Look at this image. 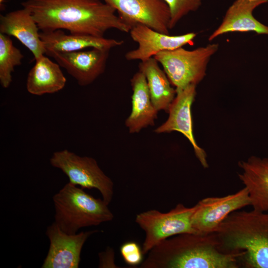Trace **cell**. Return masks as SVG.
Wrapping results in <instances>:
<instances>
[{"mask_svg":"<svg viewBox=\"0 0 268 268\" xmlns=\"http://www.w3.org/2000/svg\"><path fill=\"white\" fill-rule=\"evenodd\" d=\"M21 4L42 31L64 29L72 34L103 37L112 29L125 33L131 30L116 10L101 0H26Z\"/></svg>","mask_w":268,"mask_h":268,"instance_id":"6da1fadb","label":"cell"},{"mask_svg":"<svg viewBox=\"0 0 268 268\" xmlns=\"http://www.w3.org/2000/svg\"><path fill=\"white\" fill-rule=\"evenodd\" d=\"M243 254L222 252L215 233H183L151 249L140 268H238Z\"/></svg>","mask_w":268,"mask_h":268,"instance_id":"7a4b0ae2","label":"cell"},{"mask_svg":"<svg viewBox=\"0 0 268 268\" xmlns=\"http://www.w3.org/2000/svg\"><path fill=\"white\" fill-rule=\"evenodd\" d=\"M214 233L222 252L244 253L242 267L268 268V212L235 211Z\"/></svg>","mask_w":268,"mask_h":268,"instance_id":"3957f363","label":"cell"},{"mask_svg":"<svg viewBox=\"0 0 268 268\" xmlns=\"http://www.w3.org/2000/svg\"><path fill=\"white\" fill-rule=\"evenodd\" d=\"M53 200L54 222L68 234H75L81 228L97 226L114 218L103 199L94 198L70 182L53 196Z\"/></svg>","mask_w":268,"mask_h":268,"instance_id":"277c9868","label":"cell"},{"mask_svg":"<svg viewBox=\"0 0 268 268\" xmlns=\"http://www.w3.org/2000/svg\"><path fill=\"white\" fill-rule=\"evenodd\" d=\"M216 43L188 50L180 47L164 51L154 58L163 68L176 91L190 85H197L204 78L208 63L218 51Z\"/></svg>","mask_w":268,"mask_h":268,"instance_id":"5b68a950","label":"cell"},{"mask_svg":"<svg viewBox=\"0 0 268 268\" xmlns=\"http://www.w3.org/2000/svg\"><path fill=\"white\" fill-rule=\"evenodd\" d=\"M195 209V205L189 207L178 203L167 212L152 209L137 214L135 222L145 233L143 254H146L154 247L171 237L183 233H196L192 225Z\"/></svg>","mask_w":268,"mask_h":268,"instance_id":"8992f818","label":"cell"},{"mask_svg":"<svg viewBox=\"0 0 268 268\" xmlns=\"http://www.w3.org/2000/svg\"><path fill=\"white\" fill-rule=\"evenodd\" d=\"M52 166L61 169L70 183L83 189H97L109 205L114 194V183L100 169L96 160L80 156L67 149L55 152L50 159Z\"/></svg>","mask_w":268,"mask_h":268,"instance_id":"52a82bcc","label":"cell"},{"mask_svg":"<svg viewBox=\"0 0 268 268\" xmlns=\"http://www.w3.org/2000/svg\"><path fill=\"white\" fill-rule=\"evenodd\" d=\"M249 205L251 201L245 187L225 196L204 198L195 205L192 227L197 234L214 233L230 213Z\"/></svg>","mask_w":268,"mask_h":268,"instance_id":"ba28073f","label":"cell"},{"mask_svg":"<svg viewBox=\"0 0 268 268\" xmlns=\"http://www.w3.org/2000/svg\"><path fill=\"white\" fill-rule=\"evenodd\" d=\"M113 7L123 21L131 28L147 26L169 34L170 12L164 0H101Z\"/></svg>","mask_w":268,"mask_h":268,"instance_id":"9c48e42d","label":"cell"},{"mask_svg":"<svg viewBox=\"0 0 268 268\" xmlns=\"http://www.w3.org/2000/svg\"><path fill=\"white\" fill-rule=\"evenodd\" d=\"M110 50L90 48L74 52L47 51L82 86L93 82L105 71Z\"/></svg>","mask_w":268,"mask_h":268,"instance_id":"30bf717a","label":"cell"},{"mask_svg":"<svg viewBox=\"0 0 268 268\" xmlns=\"http://www.w3.org/2000/svg\"><path fill=\"white\" fill-rule=\"evenodd\" d=\"M97 230L68 234L54 222L49 226L46 234L50 246L42 268H78L83 246L88 238Z\"/></svg>","mask_w":268,"mask_h":268,"instance_id":"8fae6325","label":"cell"},{"mask_svg":"<svg viewBox=\"0 0 268 268\" xmlns=\"http://www.w3.org/2000/svg\"><path fill=\"white\" fill-rule=\"evenodd\" d=\"M129 33L132 40L138 45L137 48L125 54V59L129 61H144L161 52L183 47L191 43L197 36L194 32L170 35L142 24L133 27Z\"/></svg>","mask_w":268,"mask_h":268,"instance_id":"7c38bea8","label":"cell"},{"mask_svg":"<svg viewBox=\"0 0 268 268\" xmlns=\"http://www.w3.org/2000/svg\"><path fill=\"white\" fill-rule=\"evenodd\" d=\"M196 85H190L176 91V95L168 111L167 120L155 129L157 134L177 131L182 133L192 144L195 153L202 165L207 167L206 154L197 144L193 132L191 107L196 94Z\"/></svg>","mask_w":268,"mask_h":268,"instance_id":"4fadbf2b","label":"cell"},{"mask_svg":"<svg viewBox=\"0 0 268 268\" xmlns=\"http://www.w3.org/2000/svg\"><path fill=\"white\" fill-rule=\"evenodd\" d=\"M268 2V0H235L227 9L220 24L209 36L208 40L233 32H254L268 35V26L253 15L257 7Z\"/></svg>","mask_w":268,"mask_h":268,"instance_id":"5bb4252c","label":"cell"},{"mask_svg":"<svg viewBox=\"0 0 268 268\" xmlns=\"http://www.w3.org/2000/svg\"><path fill=\"white\" fill-rule=\"evenodd\" d=\"M39 30L30 11L26 8L0 15V33L17 39L31 52L35 60L45 54Z\"/></svg>","mask_w":268,"mask_h":268,"instance_id":"9a60e30c","label":"cell"},{"mask_svg":"<svg viewBox=\"0 0 268 268\" xmlns=\"http://www.w3.org/2000/svg\"><path fill=\"white\" fill-rule=\"evenodd\" d=\"M240 180L248 192L253 209L268 212V158L252 156L239 162Z\"/></svg>","mask_w":268,"mask_h":268,"instance_id":"2e32d148","label":"cell"},{"mask_svg":"<svg viewBox=\"0 0 268 268\" xmlns=\"http://www.w3.org/2000/svg\"><path fill=\"white\" fill-rule=\"evenodd\" d=\"M130 81L133 90L132 111L125 125L129 133L133 134L154 126L158 111L152 102L144 75L138 71Z\"/></svg>","mask_w":268,"mask_h":268,"instance_id":"e0dca14e","label":"cell"},{"mask_svg":"<svg viewBox=\"0 0 268 268\" xmlns=\"http://www.w3.org/2000/svg\"><path fill=\"white\" fill-rule=\"evenodd\" d=\"M40 36L47 51L74 52L88 48L111 50L120 46L124 41L88 35L66 34L63 30L42 31Z\"/></svg>","mask_w":268,"mask_h":268,"instance_id":"ac0fdd59","label":"cell"},{"mask_svg":"<svg viewBox=\"0 0 268 268\" xmlns=\"http://www.w3.org/2000/svg\"><path fill=\"white\" fill-rule=\"evenodd\" d=\"M35 61L26 80V89L29 93L35 95L51 94L65 87L67 79L57 63L44 55Z\"/></svg>","mask_w":268,"mask_h":268,"instance_id":"d6986e66","label":"cell"},{"mask_svg":"<svg viewBox=\"0 0 268 268\" xmlns=\"http://www.w3.org/2000/svg\"><path fill=\"white\" fill-rule=\"evenodd\" d=\"M138 71L145 76L152 102L158 111L168 112L169 107L176 95L166 74L154 58L140 62Z\"/></svg>","mask_w":268,"mask_h":268,"instance_id":"ffe728a7","label":"cell"},{"mask_svg":"<svg viewBox=\"0 0 268 268\" xmlns=\"http://www.w3.org/2000/svg\"><path fill=\"white\" fill-rule=\"evenodd\" d=\"M24 56L12 43L9 36L0 33V83L6 88L12 82V73L21 64Z\"/></svg>","mask_w":268,"mask_h":268,"instance_id":"44dd1931","label":"cell"},{"mask_svg":"<svg viewBox=\"0 0 268 268\" xmlns=\"http://www.w3.org/2000/svg\"><path fill=\"white\" fill-rule=\"evenodd\" d=\"M170 12V29L173 28L185 16L197 10L201 4V0H164Z\"/></svg>","mask_w":268,"mask_h":268,"instance_id":"7402d4cb","label":"cell"},{"mask_svg":"<svg viewBox=\"0 0 268 268\" xmlns=\"http://www.w3.org/2000/svg\"><path fill=\"white\" fill-rule=\"evenodd\" d=\"M120 253L125 262L131 266H136L142 262V248L136 242L129 241L120 247Z\"/></svg>","mask_w":268,"mask_h":268,"instance_id":"603a6c76","label":"cell"},{"mask_svg":"<svg viewBox=\"0 0 268 268\" xmlns=\"http://www.w3.org/2000/svg\"><path fill=\"white\" fill-rule=\"evenodd\" d=\"M4 0H0V5H1V3H3Z\"/></svg>","mask_w":268,"mask_h":268,"instance_id":"cb8c5ba5","label":"cell"}]
</instances>
